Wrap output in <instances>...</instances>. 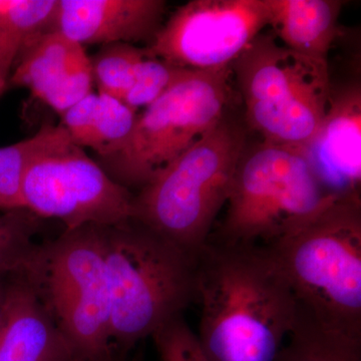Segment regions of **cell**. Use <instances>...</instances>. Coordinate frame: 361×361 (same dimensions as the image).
<instances>
[{
    "label": "cell",
    "instance_id": "6da1fadb",
    "mask_svg": "<svg viewBox=\"0 0 361 361\" xmlns=\"http://www.w3.org/2000/svg\"><path fill=\"white\" fill-rule=\"evenodd\" d=\"M196 262L197 336L209 361H276L298 306L270 247L209 240Z\"/></svg>",
    "mask_w": 361,
    "mask_h": 361
},
{
    "label": "cell",
    "instance_id": "7a4b0ae2",
    "mask_svg": "<svg viewBox=\"0 0 361 361\" xmlns=\"http://www.w3.org/2000/svg\"><path fill=\"white\" fill-rule=\"evenodd\" d=\"M111 298V341L121 353L195 302L196 257L130 219L101 227Z\"/></svg>",
    "mask_w": 361,
    "mask_h": 361
},
{
    "label": "cell",
    "instance_id": "3957f363",
    "mask_svg": "<svg viewBox=\"0 0 361 361\" xmlns=\"http://www.w3.org/2000/svg\"><path fill=\"white\" fill-rule=\"evenodd\" d=\"M270 247L298 310L361 339V199H341Z\"/></svg>",
    "mask_w": 361,
    "mask_h": 361
},
{
    "label": "cell",
    "instance_id": "277c9868",
    "mask_svg": "<svg viewBox=\"0 0 361 361\" xmlns=\"http://www.w3.org/2000/svg\"><path fill=\"white\" fill-rule=\"evenodd\" d=\"M245 148L243 127L226 114L135 195L133 219L197 257L227 204Z\"/></svg>",
    "mask_w": 361,
    "mask_h": 361
},
{
    "label": "cell",
    "instance_id": "5b68a950",
    "mask_svg": "<svg viewBox=\"0 0 361 361\" xmlns=\"http://www.w3.org/2000/svg\"><path fill=\"white\" fill-rule=\"evenodd\" d=\"M77 361H115L110 283L99 226L37 245L20 271Z\"/></svg>",
    "mask_w": 361,
    "mask_h": 361
},
{
    "label": "cell",
    "instance_id": "8992f818",
    "mask_svg": "<svg viewBox=\"0 0 361 361\" xmlns=\"http://www.w3.org/2000/svg\"><path fill=\"white\" fill-rule=\"evenodd\" d=\"M303 154L263 141L246 146L217 237L223 244L271 246L314 219L334 202ZM209 241V240H208Z\"/></svg>",
    "mask_w": 361,
    "mask_h": 361
},
{
    "label": "cell",
    "instance_id": "52a82bcc",
    "mask_svg": "<svg viewBox=\"0 0 361 361\" xmlns=\"http://www.w3.org/2000/svg\"><path fill=\"white\" fill-rule=\"evenodd\" d=\"M247 123L263 141L297 149L307 146L329 110V63L284 47L261 32L231 66Z\"/></svg>",
    "mask_w": 361,
    "mask_h": 361
},
{
    "label": "cell",
    "instance_id": "ba28073f",
    "mask_svg": "<svg viewBox=\"0 0 361 361\" xmlns=\"http://www.w3.org/2000/svg\"><path fill=\"white\" fill-rule=\"evenodd\" d=\"M231 68L188 70L137 114L127 144L97 164L126 189H142L228 113Z\"/></svg>",
    "mask_w": 361,
    "mask_h": 361
},
{
    "label": "cell",
    "instance_id": "9c48e42d",
    "mask_svg": "<svg viewBox=\"0 0 361 361\" xmlns=\"http://www.w3.org/2000/svg\"><path fill=\"white\" fill-rule=\"evenodd\" d=\"M23 196L26 210L61 221L66 230L111 227L134 216L135 195L71 141L61 125L26 169Z\"/></svg>",
    "mask_w": 361,
    "mask_h": 361
},
{
    "label": "cell",
    "instance_id": "30bf717a",
    "mask_svg": "<svg viewBox=\"0 0 361 361\" xmlns=\"http://www.w3.org/2000/svg\"><path fill=\"white\" fill-rule=\"evenodd\" d=\"M267 26V0H192L176 9L144 49L184 70H228Z\"/></svg>",
    "mask_w": 361,
    "mask_h": 361
},
{
    "label": "cell",
    "instance_id": "8fae6325",
    "mask_svg": "<svg viewBox=\"0 0 361 361\" xmlns=\"http://www.w3.org/2000/svg\"><path fill=\"white\" fill-rule=\"evenodd\" d=\"M298 151L327 194L338 199H360V82L332 87L329 110L319 130L312 141Z\"/></svg>",
    "mask_w": 361,
    "mask_h": 361
},
{
    "label": "cell",
    "instance_id": "7c38bea8",
    "mask_svg": "<svg viewBox=\"0 0 361 361\" xmlns=\"http://www.w3.org/2000/svg\"><path fill=\"white\" fill-rule=\"evenodd\" d=\"M13 68L8 85L26 87L61 116L92 92V66L85 47L56 30L26 40Z\"/></svg>",
    "mask_w": 361,
    "mask_h": 361
},
{
    "label": "cell",
    "instance_id": "4fadbf2b",
    "mask_svg": "<svg viewBox=\"0 0 361 361\" xmlns=\"http://www.w3.org/2000/svg\"><path fill=\"white\" fill-rule=\"evenodd\" d=\"M163 0H59L51 30L82 45L146 42L164 23Z\"/></svg>",
    "mask_w": 361,
    "mask_h": 361
},
{
    "label": "cell",
    "instance_id": "5bb4252c",
    "mask_svg": "<svg viewBox=\"0 0 361 361\" xmlns=\"http://www.w3.org/2000/svg\"><path fill=\"white\" fill-rule=\"evenodd\" d=\"M0 361H77L20 271L7 276L0 310Z\"/></svg>",
    "mask_w": 361,
    "mask_h": 361
},
{
    "label": "cell",
    "instance_id": "9a60e30c",
    "mask_svg": "<svg viewBox=\"0 0 361 361\" xmlns=\"http://www.w3.org/2000/svg\"><path fill=\"white\" fill-rule=\"evenodd\" d=\"M270 27L287 49L313 61L329 63L339 35V0H267Z\"/></svg>",
    "mask_w": 361,
    "mask_h": 361
},
{
    "label": "cell",
    "instance_id": "2e32d148",
    "mask_svg": "<svg viewBox=\"0 0 361 361\" xmlns=\"http://www.w3.org/2000/svg\"><path fill=\"white\" fill-rule=\"evenodd\" d=\"M137 114L115 97L90 92L61 116V125L75 145L104 159L122 151Z\"/></svg>",
    "mask_w": 361,
    "mask_h": 361
},
{
    "label": "cell",
    "instance_id": "e0dca14e",
    "mask_svg": "<svg viewBox=\"0 0 361 361\" xmlns=\"http://www.w3.org/2000/svg\"><path fill=\"white\" fill-rule=\"evenodd\" d=\"M276 361H361V339L324 329L298 310Z\"/></svg>",
    "mask_w": 361,
    "mask_h": 361
},
{
    "label": "cell",
    "instance_id": "ac0fdd59",
    "mask_svg": "<svg viewBox=\"0 0 361 361\" xmlns=\"http://www.w3.org/2000/svg\"><path fill=\"white\" fill-rule=\"evenodd\" d=\"M146 56L145 49L132 44L116 42L103 45L90 58L92 80L99 92L123 102L134 85Z\"/></svg>",
    "mask_w": 361,
    "mask_h": 361
},
{
    "label": "cell",
    "instance_id": "d6986e66",
    "mask_svg": "<svg viewBox=\"0 0 361 361\" xmlns=\"http://www.w3.org/2000/svg\"><path fill=\"white\" fill-rule=\"evenodd\" d=\"M59 125L47 123L28 139L0 147V210L25 209L23 184L30 161L56 135Z\"/></svg>",
    "mask_w": 361,
    "mask_h": 361
},
{
    "label": "cell",
    "instance_id": "ffe728a7",
    "mask_svg": "<svg viewBox=\"0 0 361 361\" xmlns=\"http://www.w3.org/2000/svg\"><path fill=\"white\" fill-rule=\"evenodd\" d=\"M39 219L26 209L0 215V275L23 269L37 247L33 237L39 231Z\"/></svg>",
    "mask_w": 361,
    "mask_h": 361
},
{
    "label": "cell",
    "instance_id": "44dd1931",
    "mask_svg": "<svg viewBox=\"0 0 361 361\" xmlns=\"http://www.w3.org/2000/svg\"><path fill=\"white\" fill-rule=\"evenodd\" d=\"M187 71L147 54L140 66L135 84L123 103L139 113L161 97Z\"/></svg>",
    "mask_w": 361,
    "mask_h": 361
},
{
    "label": "cell",
    "instance_id": "7402d4cb",
    "mask_svg": "<svg viewBox=\"0 0 361 361\" xmlns=\"http://www.w3.org/2000/svg\"><path fill=\"white\" fill-rule=\"evenodd\" d=\"M151 337L161 361H209L198 336L183 315L166 323Z\"/></svg>",
    "mask_w": 361,
    "mask_h": 361
},
{
    "label": "cell",
    "instance_id": "603a6c76",
    "mask_svg": "<svg viewBox=\"0 0 361 361\" xmlns=\"http://www.w3.org/2000/svg\"><path fill=\"white\" fill-rule=\"evenodd\" d=\"M25 42L26 37L20 30L6 20H0V96L8 85L11 71Z\"/></svg>",
    "mask_w": 361,
    "mask_h": 361
},
{
    "label": "cell",
    "instance_id": "cb8c5ba5",
    "mask_svg": "<svg viewBox=\"0 0 361 361\" xmlns=\"http://www.w3.org/2000/svg\"><path fill=\"white\" fill-rule=\"evenodd\" d=\"M18 0H0V20L6 18L7 13L13 8Z\"/></svg>",
    "mask_w": 361,
    "mask_h": 361
},
{
    "label": "cell",
    "instance_id": "d4e9b609",
    "mask_svg": "<svg viewBox=\"0 0 361 361\" xmlns=\"http://www.w3.org/2000/svg\"><path fill=\"white\" fill-rule=\"evenodd\" d=\"M7 276H8V275H0V310H1L2 302H4Z\"/></svg>",
    "mask_w": 361,
    "mask_h": 361
},
{
    "label": "cell",
    "instance_id": "484cf974",
    "mask_svg": "<svg viewBox=\"0 0 361 361\" xmlns=\"http://www.w3.org/2000/svg\"><path fill=\"white\" fill-rule=\"evenodd\" d=\"M115 361H116V360H115Z\"/></svg>",
    "mask_w": 361,
    "mask_h": 361
}]
</instances>
